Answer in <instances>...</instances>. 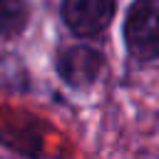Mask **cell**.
I'll list each match as a JSON object with an SVG mask.
<instances>
[{
    "label": "cell",
    "instance_id": "6da1fadb",
    "mask_svg": "<svg viewBox=\"0 0 159 159\" xmlns=\"http://www.w3.org/2000/svg\"><path fill=\"white\" fill-rule=\"evenodd\" d=\"M50 67L55 80L67 92L89 94L99 87L109 70V52L97 42L60 40L50 50Z\"/></svg>",
    "mask_w": 159,
    "mask_h": 159
},
{
    "label": "cell",
    "instance_id": "7a4b0ae2",
    "mask_svg": "<svg viewBox=\"0 0 159 159\" xmlns=\"http://www.w3.org/2000/svg\"><path fill=\"white\" fill-rule=\"evenodd\" d=\"M119 42L132 67L159 65V0H129L119 20Z\"/></svg>",
    "mask_w": 159,
    "mask_h": 159
},
{
    "label": "cell",
    "instance_id": "3957f363",
    "mask_svg": "<svg viewBox=\"0 0 159 159\" xmlns=\"http://www.w3.org/2000/svg\"><path fill=\"white\" fill-rule=\"evenodd\" d=\"M122 10V0H57V20L70 40L102 45Z\"/></svg>",
    "mask_w": 159,
    "mask_h": 159
},
{
    "label": "cell",
    "instance_id": "277c9868",
    "mask_svg": "<svg viewBox=\"0 0 159 159\" xmlns=\"http://www.w3.org/2000/svg\"><path fill=\"white\" fill-rule=\"evenodd\" d=\"M35 22V0H0V42H20Z\"/></svg>",
    "mask_w": 159,
    "mask_h": 159
}]
</instances>
